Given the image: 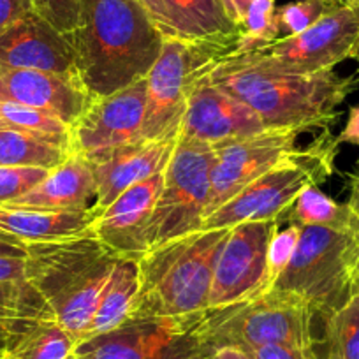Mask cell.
<instances>
[{
    "label": "cell",
    "mask_w": 359,
    "mask_h": 359,
    "mask_svg": "<svg viewBox=\"0 0 359 359\" xmlns=\"http://www.w3.org/2000/svg\"><path fill=\"white\" fill-rule=\"evenodd\" d=\"M51 319L53 312L30 282H0V345Z\"/></svg>",
    "instance_id": "cell-24"
},
{
    "label": "cell",
    "mask_w": 359,
    "mask_h": 359,
    "mask_svg": "<svg viewBox=\"0 0 359 359\" xmlns=\"http://www.w3.org/2000/svg\"><path fill=\"white\" fill-rule=\"evenodd\" d=\"M27 257H0V282H25Z\"/></svg>",
    "instance_id": "cell-38"
},
{
    "label": "cell",
    "mask_w": 359,
    "mask_h": 359,
    "mask_svg": "<svg viewBox=\"0 0 359 359\" xmlns=\"http://www.w3.org/2000/svg\"><path fill=\"white\" fill-rule=\"evenodd\" d=\"M0 69L76 74L74 51L65 34L29 11L0 34Z\"/></svg>",
    "instance_id": "cell-19"
},
{
    "label": "cell",
    "mask_w": 359,
    "mask_h": 359,
    "mask_svg": "<svg viewBox=\"0 0 359 359\" xmlns=\"http://www.w3.org/2000/svg\"><path fill=\"white\" fill-rule=\"evenodd\" d=\"M0 127L22 130L69 151L71 127L41 109L15 102H0Z\"/></svg>",
    "instance_id": "cell-28"
},
{
    "label": "cell",
    "mask_w": 359,
    "mask_h": 359,
    "mask_svg": "<svg viewBox=\"0 0 359 359\" xmlns=\"http://www.w3.org/2000/svg\"><path fill=\"white\" fill-rule=\"evenodd\" d=\"M48 169L25 165H0V206L16 201L48 176Z\"/></svg>",
    "instance_id": "cell-32"
},
{
    "label": "cell",
    "mask_w": 359,
    "mask_h": 359,
    "mask_svg": "<svg viewBox=\"0 0 359 359\" xmlns=\"http://www.w3.org/2000/svg\"><path fill=\"white\" fill-rule=\"evenodd\" d=\"M32 11L53 25L58 32L69 34L78 23L81 0H30Z\"/></svg>",
    "instance_id": "cell-33"
},
{
    "label": "cell",
    "mask_w": 359,
    "mask_h": 359,
    "mask_svg": "<svg viewBox=\"0 0 359 359\" xmlns=\"http://www.w3.org/2000/svg\"><path fill=\"white\" fill-rule=\"evenodd\" d=\"M65 148L22 130L0 127V165H25L53 171L69 158Z\"/></svg>",
    "instance_id": "cell-27"
},
{
    "label": "cell",
    "mask_w": 359,
    "mask_h": 359,
    "mask_svg": "<svg viewBox=\"0 0 359 359\" xmlns=\"http://www.w3.org/2000/svg\"><path fill=\"white\" fill-rule=\"evenodd\" d=\"M358 37L359 9L345 4L331 9L298 36L282 37L266 48L245 55L271 71L284 74H313L330 71L337 64L351 58Z\"/></svg>",
    "instance_id": "cell-11"
},
{
    "label": "cell",
    "mask_w": 359,
    "mask_h": 359,
    "mask_svg": "<svg viewBox=\"0 0 359 359\" xmlns=\"http://www.w3.org/2000/svg\"><path fill=\"white\" fill-rule=\"evenodd\" d=\"M338 141L324 129L312 143L298 148L273 169H269L240 194L203 220L201 229H222L243 222L280 219L306 187L326 182L334 171Z\"/></svg>",
    "instance_id": "cell-7"
},
{
    "label": "cell",
    "mask_w": 359,
    "mask_h": 359,
    "mask_svg": "<svg viewBox=\"0 0 359 359\" xmlns=\"http://www.w3.org/2000/svg\"><path fill=\"white\" fill-rule=\"evenodd\" d=\"M29 11H32L30 0H0V34Z\"/></svg>",
    "instance_id": "cell-36"
},
{
    "label": "cell",
    "mask_w": 359,
    "mask_h": 359,
    "mask_svg": "<svg viewBox=\"0 0 359 359\" xmlns=\"http://www.w3.org/2000/svg\"><path fill=\"white\" fill-rule=\"evenodd\" d=\"M76 345L57 320H43L0 345V359H69Z\"/></svg>",
    "instance_id": "cell-26"
},
{
    "label": "cell",
    "mask_w": 359,
    "mask_h": 359,
    "mask_svg": "<svg viewBox=\"0 0 359 359\" xmlns=\"http://www.w3.org/2000/svg\"><path fill=\"white\" fill-rule=\"evenodd\" d=\"M210 67L199 76L189 95L180 137L215 147L266 130L250 106L227 94L208 78Z\"/></svg>",
    "instance_id": "cell-15"
},
{
    "label": "cell",
    "mask_w": 359,
    "mask_h": 359,
    "mask_svg": "<svg viewBox=\"0 0 359 359\" xmlns=\"http://www.w3.org/2000/svg\"><path fill=\"white\" fill-rule=\"evenodd\" d=\"M118 259L92 234L29 243L27 282L43 296L55 320L79 344Z\"/></svg>",
    "instance_id": "cell-3"
},
{
    "label": "cell",
    "mask_w": 359,
    "mask_h": 359,
    "mask_svg": "<svg viewBox=\"0 0 359 359\" xmlns=\"http://www.w3.org/2000/svg\"><path fill=\"white\" fill-rule=\"evenodd\" d=\"M289 224L316 226L359 236V217L345 203H337L317 185L306 187L285 212Z\"/></svg>",
    "instance_id": "cell-25"
},
{
    "label": "cell",
    "mask_w": 359,
    "mask_h": 359,
    "mask_svg": "<svg viewBox=\"0 0 359 359\" xmlns=\"http://www.w3.org/2000/svg\"><path fill=\"white\" fill-rule=\"evenodd\" d=\"M275 11V0H252L233 50L227 55L250 53L280 39Z\"/></svg>",
    "instance_id": "cell-29"
},
{
    "label": "cell",
    "mask_w": 359,
    "mask_h": 359,
    "mask_svg": "<svg viewBox=\"0 0 359 359\" xmlns=\"http://www.w3.org/2000/svg\"><path fill=\"white\" fill-rule=\"evenodd\" d=\"M227 234L229 227L199 229L137 259L140 289L130 319L206 312L213 269Z\"/></svg>",
    "instance_id": "cell-4"
},
{
    "label": "cell",
    "mask_w": 359,
    "mask_h": 359,
    "mask_svg": "<svg viewBox=\"0 0 359 359\" xmlns=\"http://www.w3.org/2000/svg\"><path fill=\"white\" fill-rule=\"evenodd\" d=\"M213 164L212 144L178 137L148 227L150 250L201 229L212 191Z\"/></svg>",
    "instance_id": "cell-8"
},
{
    "label": "cell",
    "mask_w": 359,
    "mask_h": 359,
    "mask_svg": "<svg viewBox=\"0 0 359 359\" xmlns=\"http://www.w3.org/2000/svg\"><path fill=\"white\" fill-rule=\"evenodd\" d=\"M208 78L227 94L250 106L266 129H294L299 134L327 129L338 120V106L359 86V76L330 71L284 74L255 64L248 55H224Z\"/></svg>",
    "instance_id": "cell-2"
},
{
    "label": "cell",
    "mask_w": 359,
    "mask_h": 359,
    "mask_svg": "<svg viewBox=\"0 0 359 359\" xmlns=\"http://www.w3.org/2000/svg\"><path fill=\"white\" fill-rule=\"evenodd\" d=\"M327 2H331V4L337 6V8H340V6L347 4V0H327Z\"/></svg>",
    "instance_id": "cell-45"
},
{
    "label": "cell",
    "mask_w": 359,
    "mask_h": 359,
    "mask_svg": "<svg viewBox=\"0 0 359 359\" xmlns=\"http://www.w3.org/2000/svg\"><path fill=\"white\" fill-rule=\"evenodd\" d=\"M351 58H352V60H358L359 62V37H358V39H355L354 48H352Z\"/></svg>",
    "instance_id": "cell-44"
},
{
    "label": "cell",
    "mask_w": 359,
    "mask_h": 359,
    "mask_svg": "<svg viewBox=\"0 0 359 359\" xmlns=\"http://www.w3.org/2000/svg\"><path fill=\"white\" fill-rule=\"evenodd\" d=\"M95 198L97 189L88 161L69 155L32 191L4 206L37 212H83L95 205Z\"/></svg>",
    "instance_id": "cell-20"
},
{
    "label": "cell",
    "mask_w": 359,
    "mask_h": 359,
    "mask_svg": "<svg viewBox=\"0 0 359 359\" xmlns=\"http://www.w3.org/2000/svg\"><path fill=\"white\" fill-rule=\"evenodd\" d=\"M147 79L109 95L94 97L90 108L71 127L69 154L92 158L143 140Z\"/></svg>",
    "instance_id": "cell-13"
},
{
    "label": "cell",
    "mask_w": 359,
    "mask_h": 359,
    "mask_svg": "<svg viewBox=\"0 0 359 359\" xmlns=\"http://www.w3.org/2000/svg\"><path fill=\"white\" fill-rule=\"evenodd\" d=\"M164 172L133 185L97 213L92 234L118 257L140 259L150 250L148 227L161 196Z\"/></svg>",
    "instance_id": "cell-17"
},
{
    "label": "cell",
    "mask_w": 359,
    "mask_h": 359,
    "mask_svg": "<svg viewBox=\"0 0 359 359\" xmlns=\"http://www.w3.org/2000/svg\"><path fill=\"white\" fill-rule=\"evenodd\" d=\"M222 2L229 20L236 25V29L240 30L241 25H243V20H245V15H247L248 6L252 4V0H222Z\"/></svg>",
    "instance_id": "cell-41"
},
{
    "label": "cell",
    "mask_w": 359,
    "mask_h": 359,
    "mask_svg": "<svg viewBox=\"0 0 359 359\" xmlns=\"http://www.w3.org/2000/svg\"><path fill=\"white\" fill-rule=\"evenodd\" d=\"M338 144H355L359 147V104L352 106L348 111V118L341 133L337 136Z\"/></svg>",
    "instance_id": "cell-39"
},
{
    "label": "cell",
    "mask_w": 359,
    "mask_h": 359,
    "mask_svg": "<svg viewBox=\"0 0 359 359\" xmlns=\"http://www.w3.org/2000/svg\"><path fill=\"white\" fill-rule=\"evenodd\" d=\"M95 217L97 212L94 208L83 212H37L0 206V234L23 243L86 236L92 234Z\"/></svg>",
    "instance_id": "cell-21"
},
{
    "label": "cell",
    "mask_w": 359,
    "mask_h": 359,
    "mask_svg": "<svg viewBox=\"0 0 359 359\" xmlns=\"http://www.w3.org/2000/svg\"><path fill=\"white\" fill-rule=\"evenodd\" d=\"M69 359H81V358H76V355H71V358H69Z\"/></svg>",
    "instance_id": "cell-49"
},
{
    "label": "cell",
    "mask_w": 359,
    "mask_h": 359,
    "mask_svg": "<svg viewBox=\"0 0 359 359\" xmlns=\"http://www.w3.org/2000/svg\"><path fill=\"white\" fill-rule=\"evenodd\" d=\"M176 37L191 43H226L240 34L222 0H164Z\"/></svg>",
    "instance_id": "cell-22"
},
{
    "label": "cell",
    "mask_w": 359,
    "mask_h": 359,
    "mask_svg": "<svg viewBox=\"0 0 359 359\" xmlns=\"http://www.w3.org/2000/svg\"><path fill=\"white\" fill-rule=\"evenodd\" d=\"M298 136L299 133L294 129H266L254 136L215 144L206 217L240 194L259 176L291 157L298 150Z\"/></svg>",
    "instance_id": "cell-14"
},
{
    "label": "cell",
    "mask_w": 359,
    "mask_h": 359,
    "mask_svg": "<svg viewBox=\"0 0 359 359\" xmlns=\"http://www.w3.org/2000/svg\"><path fill=\"white\" fill-rule=\"evenodd\" d=\"M347 4L352 6V8H358L359 9V0H347Z\"/></svg>",
    "instance_id": "cell-47"
},
{
    "label": "cell",
    "mask_w": 359,
    "mask_h": 359,
    "mask_svg": "<svg viewBox=\"0 0 359 359\" xmlns=\"http://www.w3.org/2000/svg\"><path fill=\"white\" fill-rule=\"evenodd\" d=\"M94 95L78 76L34 69H0V102L41 109L69 127L90 108Z\"/></svg>",
    "instance_id": "cell-16"
},
{
    "label": "cell",
    "mask_w": 359,
    "mask_h": 359,
    "mask_svg": "<svg viewBox=\"0 0 359 359\" xmlns=\"http://www.w3.org/2000/svg\"><path fill=\"white\" fill-rule=\"evenodd\" d=\"M330 351L341 359H359V291L326 319Z\"/></svg>",
    "instance_id": "cell-30"
},
{
    "label": "cell",
    "mask_w": 359,
    "mask_h": 359,
    "mask_svg": "<svg viewBox=\"0 0 359 359\" xmlns=\"http://www.w3.org/2000/svg\"><path fill=\"white\" fill-rule=\"evenodd\" d=\"M229 43H191L165 37L158 58L147 74L143 140L180 136L189 95L199 76L220 57Z\"/></svg>",
    "instance_id": "cell-9"
},
{
    "label": "cell",
    "mask_w": 359,
    "mask_h": 359,
    "mask_svg": "<svg viewBox=\"0 0 359 359\" xmlns=\"http://www.w3.org/2000/svg\"><path fill=\"white\" fill-rule=\"evenodd\" d=\"M334 8L337 6L327 0H294V2L280 6L275 11V22L280 32V39L298 36Z\"/></svg>",
    "instance_id": "cell-31"
},
{
    "label": "cell",
    "mask_w": 359,
    "mask_h": 359,
    "mask_svg": "<svg viewBox=\"0 0 359 359\" xmlns=\"http://www.w3.org/2000/svg\"><path fill=\"white\" fill-rule=\"evenodd\" d=\"M137 289H140L137 259L120 257L102 291L101 302L83 340L109 333L127 323L136 303Z\"/></svg>",
    "instance_id": "cell-23"
},
{
    "label": "cell",
    "mask_w": 359,
    "mask_h": 359,
    "mask_svg": "<svg viewBox=\"0 0 359 359\" xmlns=\"http://www.w3.org/2000/svg\"><path fill=\"white\" fill-rule=\"evenodd\" d=\"M280 219L243 222L231 227L217 257L208 296V310L255 298L271 287L269 245Z\"/></svg>",
    "instance_id": "cell-12"
},
{
    "label": "cell",
    "mask_w": 359,
    "mask_h": 359,
    "mask_svg": "<svg viewBox=\"0 0 359 359\" xmlns=\"http://www.w3.org/2000/svg\"><path fill=\"white\" fill-rule=\"evenodd\" d=\"M205 312L129 319L116 330L76 345L81 359H215L201 333Z\"/></svg>",
    "instance_id": "cell-10"
},
{
    "label": "cell",
    "mask_w": 359,
    "mask_h": 359,
    "mask_svg": "<svg viewBox=\"0 0 359 359\" xmlns=\"http://www.w3.org/2000/svg\"><path fill=\"white\" fill-rule=\"evenodd\" d=\"M348 187H351V194H348L347 205L351 206V208L354 210L355 215L359 217V175L352 176Z\"/></svg>",
    "instance_id": "cell-42"
},
{
    "label": "cell",
    "mask_w": 359,
    "mask_h": 359,
    "mask_svg": "<svg viewBox=\"0 0 359 359\" xmlns=\"http://www.w3.org/2000/svg\"><path fill=\"white\" fill-rule=\"evenodd\" d=\"M29 243L0 234V257H27Z\"/></svg>",
    "instance_id": "cell-40"
},
{
    "label": "cell",
    "mask_w": 359,
    "mask_h": 359,
    "mask_svg": "<svg viewBox=\"0 0 359 359\" xmlns=\"http://www.w3.org/2000/svg\"><path fill=\"white\" fill-rule=\"evenodd\" d=\"M316 310L294 294L269 291L224 309L206 310L201 333L213 351H240L262 345H292L313 348Z\"/></svg>",
    "instance_id": "cell-6"
},
{
    "label": "cell",
    "mask_w": 359,
    "mask_h": 359,
    "mask_svg": "<svg viewBox=\"0 0 359 359\" xmlns=\"http://www.w3.org/2000/svg\"><path fill=\"white\" fill-rule=\"evenodd\" d=\"M147 13L150 15V18L154 20V23L157 25V29L161 30L164 37H176L175 29L171 25V20H169L168 11H165L164 0H137Z\"/></svg>",
    "instance_id": "cell-37"
},
{
    "label": "cell",
    "mask_w": 359,
    "mask_h": 359,
    "mask_svg": "<svg viewBox=\"0 0 359 359\" xmlns=\"http://www.w3.org/2000/svg\"><path fill=\"white\" fill-rule=\"evenodd\" d=\"M299 238V226L296 224H289L285 229H278L275 233L273 240H271V245H269V280H271V285L277 280L278 275L285 269V266L291 261L292 254H294V248L298 245ZM269 291V289H268Z\"/></svg>",
    "instance_id": "cell-34"
},
{
    "label": "cell",
    "mask_w": 359,
    "mask_h": 359,
    "mask_svg": "<svg viewBox=\"0 0 359 359\" xmlns=\"http://www.w3.org/2000/svg\"><path fill=\"white\" fill-rule=\"evenodd\" d=\"M243 352L252 359H319L313 348L292 347V345H262Z\"/></svg>",
    "instance_id": "cell-35"
},
{
    "label": "cell",
    "mask_w": 359,
    "mask_h": 359,
    "mask_svg": "<svg viewBox=\"0 0 359 359\" xmlns=\"http://www.w3.org/2000/svg\"><path fill=\"white\" fill-rule=\"evenodd\" d=\"M178 137L141 140L108 154L86 158L94 172L95 189H97V198L92 208L97 213L102 212L127 189L158 172H164L171 161Z\"/></svg>",
    "instance_id": "cell-18"
},
{
    "label": "cell",
    "mask_w": 359,
    "mask_h": 359,
    "mask_svg": "<svg viewBox=\"0 0 359 359\" xmlns=\"http://www.w3.org/2000/svg\"><path fill=\"white\" fill-rule=\"evenodd\" d=\"M358 284H359V255H358Z\"/></svg>",
    "instance_id": "cell-48"
},
{
    "label": "cell",
    "mask_w": 359,
    "mask_h": 359,
    "mask_svg": "<svg viewBox=\"0 0 359 359\" xmlns=\"http://www.w3.org/2000/svg\"><path fill=\"white\" fill-rule=\"evenodd\" d=\"M326 359H341L340 355L337 354V352H333V351H327V358Z\"/></svg>",
    "instance_id": "cell-46"
},
{
    "label": "cell",
    "mask_w": 359,
    "mask_h": 359,
    "mask_svg": "<svg viewBox=\"0 0 359 359\" xmlns=\"http://www.w3.org/2000/svg\"><path fill=\"white\" fill-rule=\"evenodd\" d=\"M65 37L76 74L94 97L147 78L165 39L137 0H81L78 23Z\"/></svg>",
    "instance_id": "cell-1"
},
{
    "label": "cell",
    "mask_w": 359,
    "mask_h": 359,
    "mask_svg": "<svg viewBox=\"0 0 359 359\" xmlns=\"http://www.w3.org/2000/svg\"><path fill=\"white\" fill-rule=\"evenodd\" d=\"M358 255V234L299 226L294 254L269 289L305 299L327 319L359 291Z\"/></svg>",
    "instance_id": "cell-5"
},
{
    "label": "cell",
    "mask_w": 359,
    "mask_h": 359,
    "mask_svg": "<svg viewBox=\"0 0 359 359\" xmlns=\"http://www.w3.org/2000/svg\"><path fill=\"white\" fill-rule=\"evenodd\" d=\"M215 359H252V358L248 354H245L243 351H240V348L226 347L215 352Z\"/></svg>",
    "instance_id": "cell-43"
}]
</instances>
